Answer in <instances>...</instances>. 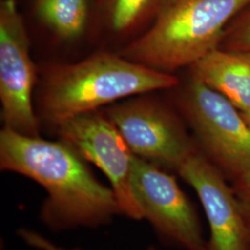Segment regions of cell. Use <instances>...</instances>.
Here are the masks:
<instances>
[{"label":"cell","instance_id":"9c48e42d","mask_svg":"<svg viewBox=\"0 0 250 250\" xmlns=\"http://www.w3.org/2000/svg\"><path fill=\"white\" fill-rule=\"evenodd\" d=\"M197 192L210 230L208 250H250V230L232 187L224 173L197 150L177 170Z\"/></svg>","mask_w":250,"mask_h":250},{"label":"cell","instance_id":"4fadbf2b","mask_svg":"<svg viewBox=\"0 0 250 250\" xmlns=\"http://www.w3.org/2000/svg\"><path fill=\"white\" fill-rule=\"evenodd\" d=\"M219 48L250 52V4L229 22Z\"/></svg>","mask_w":250,"mask_h":250},{"label":"cell","instance_id":"8992f818","mask_svg":"<svg viewBox=\"0 0 250 250\" xmlns=\"http://www.w3.org/2000/svg\"><path fill=\"white\" fill-rule=\"evenodd\" d=\"M106 113L132 153L159 167L177 171L198 150L178 119L159 103L134 100Z\"/></svg>","mask_w":250,"mask_h":250},{"label":"cell","instance_id":"9a60e30c","mask_svg":"<svg viewBox=\"0 0 250 250\" xmlns=\"http://www.w3.org/2000/svg\"><path fill=\"white\" fill-rule=\"evenodd\" d=\"M21 237L26 242L28 245L35 247L39 250H65L60 247L55 246L51 242L38 234L37 232L29 231V230H21L19 232ZM147 250H157L155 248H149Z\"/></svg>","mask_w":250,"mask_h":250},{"label":"cell","instance_id":"5bb4252c","mask_svg":"<svg viewBox=\"0 0 250 250\" xmlns=\"http://www.w3.org/2000/svg\"><path fill=\"white\" fill-rule=\"evenodd\" d=\"M232 188L250 230V171L233 180Z\"/></svg>","mask_w":250,"mask_h":250},{"label":"cell","instance_id":"277c9868","mask_svg":"<svg viewBox=\"0 0 250 250\" xmlns=\"http://www.w3.org/2000/svg\"><path fill=\"white\" fill-rule=\"evenodd\" d=\"M180 101L202 153L224 176L250 171V125L241 111L194 75Z\"/></svg>","mask_w":250,"mask_h":250},{"label":"cell","instance_id":"6da1fadb","mask_svg":"<svg viewBox=\"0 0 250 250\" xmlns=\"http://www.w3.org/2000/svg\"><path fill=\"white\" fill-rule=\"evenodd\" d=\"M0 166L45 188L48 197L41 217L56 230L97 226L122 213L113 190L99 183L84 159L64 141H46L5 127L0 133Z\"/></svg>","mask_w":250,"mask_h":250},{"label":"cell","instance_id":"30bf717a","mask_svg":"<svg viewBox=\"0 0 250 250\" xmlns=\"http://www.w3.org/2000/svg\"><path fill=\"white\" fill-rule=\"evenodd\" d=\"M192 75L250 113V52L217 48L191 66Z\"/></svg>","mask_w":250,"mask_h":250},{"label":"cell","instance_id":"5b68a950","mask_svg":"<svg viewBox=\"0 0 250 250\" xmlns=\"http://www.w3.org/2000/svg\"><path fill=\"white\" fill-rule=\"evenodd\" d=\"M131 188L142 218L167 241L187 250H208L196 209L173 176L134 155Z\"/></svg>","mask_w":250,"mask_h":250},{"label":"cell","instance_id":"3957f363","mask_svg":"<svg viewBox=\"0 0 250 250\" xmlns=\"http://www.w3.org/2000/svg\"><path fill=\"white\" fill-rule=\"evenodd\" d=\"M177 84V77L171 73L123 56L100 53L52 72L45 83L43 107L48 119L58 125L118 99L169 89Z\"/></svg>","mask_w":250,"mask_h":250},{"label":"cell","instance_id":"ba28073f","mask_svg":"<svg viewBox=\"0 0 250 250\" xmlns=\"http://www.w3.org/2000/svg\"><path fill=\"white\" fill-rule=\"evenodd\" d=\"M57 125L62 141L107 176L121 212L135 220L142 219L131 188L134 154L116 126L98 110L69 118Z\"/></svg>","mask_w":250,"mask_h":250},{"label":"cell","instance_id":"7a4b0ae2","mask_svg":"<svg viewBox=\"0 0 250 250\" xmlns=\"http://www.w3.org/2000/svg\"><path fill=\"white\" fill-rule=\"evenodd\" d=\"M250 0H162L154 24L122 56L160 72L193 66L219 48L229 22Z\"/></svg>","mask_w":250,"mask_h":250},{"label":"cell","instance_id":"8fae6325","mask_svg":"<svg viewBox=\"0 0 250 250\" xmlns=\"http://www.w3.org/2000/svg\"><path fill=\"white\" fill-rule=\"evenodd\" d=\"M36 11L58 36L74 39L84 30L88 3L87 0H38Z\"/></svg>","mask_w":250,"mask_h":250},{"label":"cell","instance_id":"52a82bcc","mask_svg":"<svg viewBox=\"0 0 250 250\" xmlns=\"http://www.w3.org/2000/svg\"><path fill=\"white\" fill-rule=\"evenodd\" d=\"M26 28L15 0L0 4V100L5 127L38 136V121L32 104L36 80Z\"/></svg>","mask_w":250,"mask_h":250},{"label":"cell","instance_id":"2e32d148","mask_svg":"<svg viewBox=\"0 0 250 250\" xmlns=\"http://www.w3.org/2000/svg\"><path fill=\"white\" fill-rule=\"evenodd\" d=\"M242 115L244 117V119L246 120V122L250 125V114H244V113H242Z\"/></svg>","mask_w":250,"mask_h":250},{"label":"cell","instance_id":"7c38bea8","mask_svg":"<svg viewBox=\"0 0 250 250\" xmlns=\"http://www.w3.org/2000/svg\"><path fill=\"white\" fill-rule=\"evenodd\" d=\"M161 2L162 0H110V24L116 32L127 31L152 9H158Z\"/></svg>","mask_w":250,"mask_h":250}]
</instances>
